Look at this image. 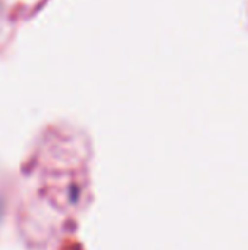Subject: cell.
Here are the masks:
<instances>
[]
</instances>
